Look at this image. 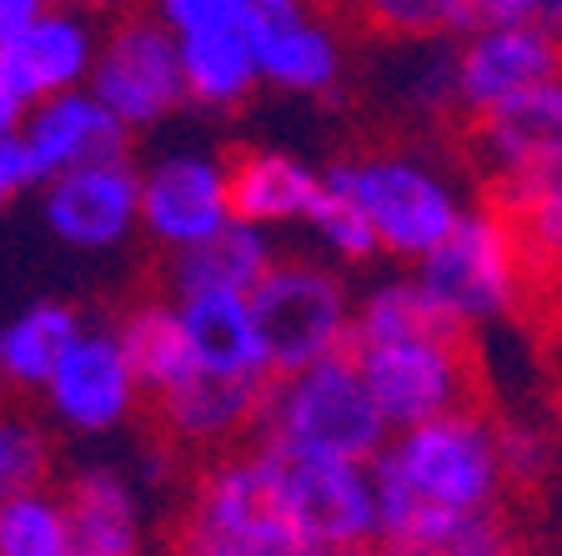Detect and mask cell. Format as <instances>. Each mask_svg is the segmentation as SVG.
Here are the masks:
<instances>
[{
	"label": "cell",
	"mask_w": 562,
	"mask_h": 556,
	"mask_svg": "<svg viewBox=\"0 0 562 556\" xmlns=\"http://www.w3.org/2000/svg\"><path fill=\"white\" fill-rule=\"evenodd\" d=\"M246 306H251L271 376L347 351L351 291L337 276V266L316 256H271V266L246 291Z\"/></svg>",
	"instance_id": "cell-5"
},
{
	"label": "cell",
	"mask_w": 562,
	"mask_h": 556,
	"mask_svg": "<svg viewBox=\"0 0 562 556\" xmlns=\"http://www.w3.org/2000/svg\"><path fill=\"white\" fill-rule=\"evenodd\" d=\"M306 226H312V236L331 251V261H372L376 256V236H372V226H367V216L351 206L341 191H331L327 181H322L312 211H306Z\"/></svg>",
	"instance_id": "cell-30"
},
{
	"label": "cell",
	"mask_w": 562,
	"mask_h": 556,
	"mask_svg": "<svg viewBox=\"0 0 562 556\" xmlns=\"http://www.w3.org/2000/svg\"><path fill=\"white\" fill-rule=\"evenodd\" d=\"M176 66H181L187 101L206 105V111H236L261 86L257 50H251V41L241 31L176 35Z\"/></svg>",
	"instance_id": "cell-23"
},
{
	"label": "cell",
	"mask_w": 562,
	"mask_h": 556,
	"mask_svg": "<svg viewBox=\"0 0 562 556\" xmlns=\"http://www.w3.org/2000/svg\"><path fill=\"white\" fill-rule=\"evenodd\" d=\"M60 11H76V15H101V11H121L126 0H50Z\"/></svg>",
	"instance_id": "cell-38"
},
{
	"label": "cell",
	"mask_w": 562,
	"mask_h": 556,
	"mask_svg": "<svg viewBox=\"0 0 562 556\" xmlns=\"http://www.w3.org/2000/svg\"><path fill=\"white\" fill-rule=\"evenodd\" d=\"M251 0H156V21L171 35L196 31H241Z\"/></svg>",
	"instance_id": "cell-34"
},
{
	"label": "cell",
	"mask_w": 562,
	"mask_h": 556,
	"mask_svg": "<svg viewBox=\"0 0 562 556\" xmlns=\"http://www.w3.org/2000/svg\"><path fill=\"white\" fill-rule=\"evenodd\" d=\"M81 326V311L66 302H31L25 311H15L0 326V386L41 392Z\"/></svg>",
	"instance_id": "cell-25"
},
{
	"label": "cell",
	"mask_w": 562,
	"mask_h": 556,
	"mask_svg": "<svg viewBox=\"0 0 562 556\" xmlns=\"http://www.w3.org/2000/svg\"><path fill=\"white\" fill-rule=\"evenodd\" d=\"M257 50V76L261 86L292 95H331L341 81V46L337 35L322 21H312L306 11H296L292 21L271 25V31L251 35Z\"/></svg>",
	"instance_id": "cell-21"
},
{
	"label": "cell",
	"mask_w": 562,
	"mask_h": 556,
	"mask_svg": "<svg viewBox=\"0 0 562 556\" xmlns=\"http://www.w3.org/2000/svg\"><path fill=\"white\" fill-rule=\"evenodd\" d=\"M50 472V436L25 411H0V497L41 487Z\"/></svg>",
	"instance_id": "cell-29"
},
{
	"label": "cell",
	"mask_w": 562,
	"mask_h": 556,
	"mask_svg": "<svg viewBox=\"0 0 562 556\" xmlns=\"http://www.w3.org/2000/svg\"><path fill=\"white\" fill-rule=\"evenodd\" d=\"M422 331H462L442 306L417 286V281H382L351 302V331H347V351L351 347H372V341H397V337H422ZM468 337V331H462Z\"/></svg>",
	"instance_id": "cell-26"
},
{
	"label": "cell",
	"mask_w": 562,
	"mask_h": 556,
	"mask_svg": "<svg viewBox=\"0 0 562 556\" xmlns=\"http://www.w3.org/2000/svg\"><path fill=\"white\" fill-rule=\"evenodd\" d=\"M232 220L226 201V161L211 151H166L140 171L136 226L151 236L161 251H187V246L216 236Z\"/></svg>",
	"instance_id": "cell-11"
},
{
	"label": "cell",
	"mask_w": 562,
	"mask_h": 556,
	"mask_svg": "<svg viewBox=\"0 0 562 556\" xmlns=\"http://www.w3.org/2000/svg\"><path fill=\"white\" fill-rule=\"evenodd\" d=\"M116 341H121V356H126V366H131L136 392L151 396V401H161L166 392H176V386H187L191 376H196L171 302L131 306L116 326Z\"/></svg>",
	"instance_id": "cell-24"
},
{
	"label": "cell",
	"mask_w": 562,
	"mask_h": 556,
	"mask_svg": "<svg viewBox=\"0 0 562 556\" xmlns=\"http://www.w3.org/2000/svg\"><path fill=\"white\" fill-rule=\"evenodd\" d=\"M257 427L267 441H286V446L322 456H347V462H372L392 436L347 351L312 361L302 371H286V376H271Z\"/></svg>",
	"instance_id": "cell-4"
},
{
	"label": "cell",
	"mask_w": 562,
	"mask_h": 556,
	"mask_svg": "<svg viewBox=\"0 0 562 556\" xmlns=\"http://www.w3.org/2000/svg\"><path fill=\"white\" fill-rule=\"evenodd\" d=\"M176 556H316L306 542H296L267 507V491L257 481L251 452L222 456L206 466L187 501Z\"/></svg>",
	"instance_id": "cell-8"
},
{
	"label": "cell",
	"mask_w": 562,
	"mask_h": 556,
	"mask_svg": "<svg viewBox=\"0 0 562 556\" xmlns=\"http://www.w3.org/2000/svg\"><path fill=\"white\" fill-rule=\"evenodd\" d=\"M357 5H362V15L382 35L422 41V35L447 31V5H452V0H357Z\"/></svg>",
	"instance_id": "cell-32"
},
{
	"label": "cell",
	"mask_w": 562,
	"mask_h": 556,
	"mask_svg": "<svg viewBox=\"0 0 562 556\" xmlns=\"http://www.w3.org/2000/svg\"><path fill=\"white\" fill-rule=\"evenodd\" d=\"M341 556H386L382 546H367V552H341Z\"/></svg>",
	"instance_id": "cell-39"
},
{
	"label": "cell",
	"mask_w": 562,
	"mask_h": 556,
	"mask_svg": "<svg viewBox=\"0 0 562 556\" xmlns=\"http://www.w3.org/2000/svg\"><path fill=\"white\" fill-rule=\"evenodd\" d=\"M522 246L503 211H462L457 226L417 261V286L462 331L497 321L522 302Z\"/></svg>",
	"instance_id": "cell-6"
},
{
	"label": "cell",
	"mask_w": 562,
	"mask_h": 556,
	"mask_svg": "<svg viewBox=\"0 0 562 556\" xmlns=\"http://www.w3.org/2000/svg\"><path fill=\"white\" fill-rule=\"evenodd\" d=\"M367 476L376 497V546L386 552L432 536L452 517L503 507L507 491L503 441L477 406L392 431L367 462Z\"/></svg>",
	"instance_id": "cell-1"
},
{
	"label": "cell",
	"mask_w": 562,
	"mask_h": 556,
	"mask_svg": "<svg viewBox=\"0 0 562 556\" xmlns=\"http://www.w3.org/2000/svg\"><path fill=\"white\" fill-rule=\"evenodd\" d=\"M477 151L497 171L503 211L527 196L562 185V86H532V91L503 101L497 111L477 116Z\"/></svg>",
	"instance_id": "cell-10"
},
{
	"label": "cell",
	"mask_w": 562,
	"mask_h": 556,
	"mask_svg": "<svg viewBox=\"0 0 562 556\" xmlns=\"http://www.w3.org/2000/svg\"><path fill=\"white\" fill-rule=\"evenodd\" d=\"M562 0H452L447 5V31L472 35L492 25H548L558 31Z\"/></svg>",
	"instance_id": "cell-31"
},
{
	"label": "cell",
	"mask_w": 562,
	"mask_h": 556,
	"mask_svg": "<svg viewBox=\"0 0 562 556\" xmlns=\"http://www.w3.org/2000/svg\"><path fill=\"white\" fill-rule=\"evenodd\" d=\"M347 356L362 376L372 406L382 411L386 431L462 411V406H472V392H477L472 351L462 331H422V337L372 341V347H351Z\"/></svg>",
	"instance_id": "cell-7"
},
{
	"label": "cell",
	"mask_w": 562,
	"mask_h": 556,
	"mask_svg": "<svg viewBox=\"0 0 562 556\" xmlns=\"http://www.w3.org/2000/svg\"><path fill=\"white\" fill-rule=\"evenodd\" d=\"M41 396H46L50 417L76 436H105V431L126 427L131 411L140 406L131 366L121 356V341L105 326H81L76 331V341L60 351Z\"/></svg>",
	"instance_id": "cell-13"
},
{
	"label": "cell",
	"mask_w": 562,
	"mask_h": 556,
	"mask_svg": "<svg viewBox=\"0 0 562 556\" xmlns=\"http://www.w3.org/2000/svg\"><path fill=\"white\" fill-rule=\"evenodd\" d=\"M271 231L226 220L216 236L187 246V251H166V286L171 296L191 291H251V281L271 266Z\"/></svg>",
	"instance_id": "cell-22"
},
{
	"label": "cell",
	"mask_w": 562,
	"mask_h": 556,
	"mask_svg": "<svg viewBox=\"0 0 562 556\" xmlns=\"http://www.w3.org/2000/svg\"><path fill=\"white\" fill-rule=\"evenodd\" d=\"M86 91L111 111L126 131H151L171 111L187 105L176 35L156 15H126L95 41V60L86 70Z\"/></svg>",
	"instance_id": "cell-9"
},
{
	"label": "cell",
	"mask_w": 562,
	"mask_h": 556,
	"mask_svg": "<svg viewBox=\"0 0 562 556\" xmlns=\"http://www.w3.org/2000/svg\"><path fill=\"white\" fill-rule=\"evenodd\" d=\"M407 95L422 105V111H442V105H457V91H452V50L432 46V35H422L417 46H412Z\"/></svg>",
	"instance_id": "cell-33"
},
{
	"label": "cell",
	"mask_w": 562,
	"mask_h": 556,
	"mask_svg": "<svg viewBox=\"0 0 562 556\" xmlns=\"http://www.w3.org/2000/svg\"><path fill=\"white\" fill-rule=\"evenodd\" d=\"M136 196L140 171L131 156L70 166L41 185V220L70 251H116L131 241V231H140Z\"/></svg>",
	"instance_id": "cell-12"
},
{
	"label": "cell",
	"mask_w": 562,
	"mask_h": 556,
	"mask_svg": "<svg viewBox=\"0 0 562 556\" xmlns=\"http://www.w3.org/2000/svg\"><path fill=\"white\" fill-rule=\"evenodd\" d=\"M171 306H176V321H181V337H187L196 376L271 382L246 291H191V296H176Z\"/></svg>",
	"instance_id": "cell-17"
},
{
	"label": "cell",
	"mask_w": 562,
	"mask_h": 556,
	"mask_svg": "<svg viewBox=\"0 0 562 556\" xmlns=\"http://www.w3.org/2000/svg\"><path fill=\"white\" fill-rule=\"evenodd\" d=\"M251 466L277 522L316 556L376 546V497L367 462L302 452V446L261 436V446H251Z\"/></svg>",
	"instance_id": "cell-2"
},
{
	"label": "cell",
	"mask_w": 562,
	"mask_h": 556,
	"mask_svg": "<svg viewBox=\"0 0 562 556\" xmlns=\"http://www.w3.org/2000/svg\"><path fill=\"white\" fill-rule=\"evenodd\" d=\"M60 501H66V556H140L146 546L140 497L116 466H81Z\"/></svg>",
	"instance_id": "cell-18"
},
{
	"label": "cell",
	"mask_w": 562,
	"mask_h": 556,
	"mask_svg": "<svg viewBox=\"0 0 562 556\" xmlns=\"http://www.w3.org/2000/svg\"><path fill=\"white\" fill-rule=\"evenodd\" d=\"M322 181L367 216L376 251L402 256V261H422L457 226V216L468 211L462 191L432 161H422L412 151L351 156V161H337L331 171H322Z\"/></svg>",
	"instance_id": "cell-3"
},
{
	"label": "cell",
	"mask_w": 562,
	"mask_h": 556,
	"mask_svg": "<svg viewBox=\"0 0 562 556\" xmlns=\"http://www.w3.org/2000/svg\"><path fill=\"white\" fill-rule=\"evenodd\" d=\"M21 140H25V151H31V161H35L41 185H46L50 175L70 171V166L131 156V131L121 126V121L111 116L86 86L35 101L21 121Z\"/></svg>",
	"instance_id": "cell-16"
},
{
	"label": "cell",
	"mask_w": 562,
	"mask_h": 556,
	"mask_svg": "<svg viewBox=\"0 0 562 556\" xmlns=\"http://www.w3.org/2000/svg\"><path fill=\"white\" fill-rule=\"evenodd\" d=\"M267 382H216V376H191L187 386L166 392L161 427L187 446H222L257 427Z\"/></svg>",
	"instance_id": "cell-20"
},
{
	"label": "cell",
	"mask_w": 562,
	"mask_h": 556,
	"mask_svg": "<svg viewBox=\"0 0 562 556\" xmlns=\"http://www.w3.org/2000/svg\"><path fill=\"white\" fill-rule=\"evenodd\" d=\"M548 81H558V31L548 25H492L452 50V91L468 116H487Z\"/></svg>",
	"instance_id": "cell-14"
},
{
	"label": "cell",
	"mask_w": 562,
	"mask_h": 556,
	"mask_svg": "<svg viewBox=\"0 0 562 556\" xmlns=\"http://www.w3.org/2000/svg\"><path fill=\"white\" fill-rule=\"evenodd\" d=\"M316 191H322V171L292 151H241L226 166V201H232V220L246 226H292L306 220Z\"/></svg>",
	"instance_id": "cell-19"
},
{
	"label": "cell",
	"mask_w": 562,
	"mask_h": 556,
	"mask_svg": "<svg viewBox=\"0 0 562 556\" xmlns=\"http://www.w3.org/2000/svg\"><path fill=\"white\" fill-rule=\"evenodd\" d=\"M95 25L76 11L46 5L25 31L0 41V86L21 95L25 105L46 101L56 91L86 86V70L95 60Z\"/></svg>",
	"instance_id": "cell-15"
},
{
	"label": "cell",
	"mask_w": 562,
	"mask_h": 556,
	"mask_svg": "<svg viewBox=\"0 0 562 556\" xmlns=\"http://www.w3.org/2000/svg\"><path fill=\"white\" fill-rule=\"evenodd\" d=\"M25 191H41V175H35V161L25 151L21 136H5L0 140V206L21 201Z\"/></svg>",
	"instance_id": "cell-35"
},
{
	"label": "cell",
	"mask_w": 562,
	"mask_h": 556,
	"mask_svg": "<svg viewBox=\"0 0 562 556\" xmlns=\"http://www.w3.org/2000/svg\"><path fill=\"white\" fill-rule=\"evenodd\" d=\"M0 556H66V501L60 491L25 487L0 497Z\"/></svg>",
	"instance_id": "cell-27"
},
{
	"label": "cell",
	"mask_w": 562,
	"mask_h": 556,
	"mask_svg": "<svg viewBox=\"0 0 562 556\" xmlns=\"http://www.w3.org/2000/svg\"><path fill=\"white\" fill-rule=\"evenodd\" d=\"M41 11H46V0H0V41H11L15 31H25Z\"/></svg>",
	"instance_id": "cell-36"
},
{
	"label": "cell",
	"mask_w": 562,
	"mask_h": 556,
	"mask_svg": "<svg viewBox=\"0 0 562 556\" xmlns=\"http://www.w3.org/2000/svg\"><path fill=\"white\" fill-rule=\"evenodd\" d=\"M386 556H522V552H517V532L503 517V507H492V511H472V517H452L432 536L397 546Z\"/></svg>",
	"instance_id": "cell-28"
},
{
	"label": "cell",
	"mask_w": 562,
	"mask_h": 556,
	"mask_svg": "<svg viewBox=\"0 0 562 556\" xmlns=\"http://www.w3.org/2000/svg\"><path fill=\"white\" fill-rule=\"evenodd\" d=\"M25 111H31V105H25L21 95H11L5 86H0V140H5V136H21Z\"/></svg>",
	"instance_id": "cell-37"
}]
</instances>
